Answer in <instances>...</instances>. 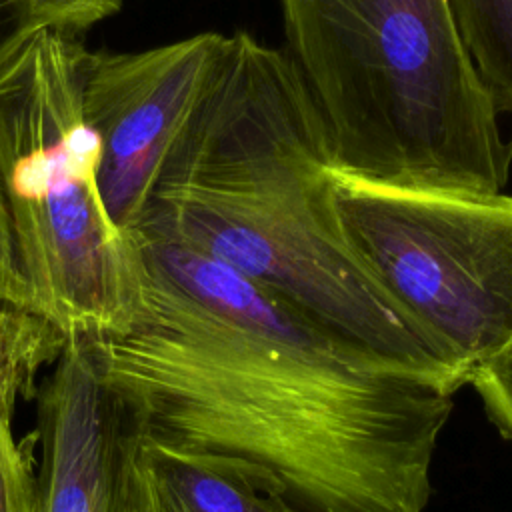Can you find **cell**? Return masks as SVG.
Returning a JSON list of instances; mask_svg holds the SVG:
<instances>
[{
	"label": "cell",
	"instance_id": "obj_1",
	"mask_svg": "<svg viewBox=\"0 0 512 512\" xmlns=\"http://www.w3.org/2000/svg\"><path fill=\"white\" fill-rule=\"evenodd\" d=\"M130 234L136 320L90 340L150 436L258 466L300 512H426L456 394L360 360L202 252Z\"/></svg>",
	"mask_w": 512,
	"mask_h": 512
},
{
	"label": "cell",
	"instance_id": "obj_2",
	"mask_svg": "<svg viewBox=\"0 0 512 512\" xmlns=\"http://www.w3.org/2000/svg\"><path fill=\"white\" fill-rule=\"evenodd\" d=\"M334 174L326 124L292 58L238 32L134 230L218 260L372 366L460 392L464 370L346 246Z\"/></svg>",
	"mask_w": 512,
	"mask_h": 512
},
{
	"label": "cell",
	"instance_id": "obj_3",
	"mask_svg": "<svg viewBox=\"0 0 512 512\" xmlns=\"http://www.w3.org/2000/svg\"><path fill=\"white\" fill-rule=\"evenodd\" d=\"M278 2L338 174L428 192L504 190L512 142L450 0Z\"/></svg>",
	"mask_w": 512,
	"mask_h": 512
},
{
	"label": "cell",
	"instance_id": "obj_4",
	"mask_svg": "<svg viewBox=\"0 0 512 512\" xmlns=\"http://www.w3.org/2000/svg\"><path fill=\"white\" fill-rule=\"evenodd\" d=\"M88 50L46 24L0 64V182L30 312L64 340L110 338L136 320L144 260L108 216L98 144L82 114Z\"/></svg>",
	"mask_w": 512,
	"mask_h": 512
},
{
	"label": "cell",
	"instance_id": "obj_5",
	"mask_svg": "<svg viewBox=\"0 0 512 512\" xmlns=\"http://www.w3.org/2000/svg\"><path fill=\"white\" fill-rule=\"evenodd\" d=\"M356 260L470 376L512 338V196L332 180Z\"/></svg>",
	"mask_w": 512,
	"mask_h": 512
},
{
	"label": "cell",
	"instance_id": "obj_6",
	"mask_svg": "<svg viewBox=\"0 0 512 512\" xmlns=\"http://www.w3.org/2000/svg\"><path fill=\"white\" fill-rule=\"evenodd\" d=\"M224 42L202 32L144 52H88L82 114L98 144V190L120 230L140 224Z\"/></svg>",
	"mask_w": 512,
	"mask_h": 512
},
{
	"label": "cell",
	"instance_id": "obj_7",
	"mask_svg": "<svg viewBox=\"0 0 512 512\" xmlns=\"http://www.w3.org/2000/svg\"><path fill=\"white\" fill-rule=\"evenodd\" d=\"M130 410L92 340H64L40 392L38 512H112Z\"/></svg>",
	"mask_w": 512,
	"mask_h": 512
},
{
	"label": "cell",
	"instance_id": "obj_8",
	"mask_svg": "<svg viewBox=\"0 0 512 512\" xmlns=\"http://www.w3.org/2000/svg\"><path fill=\"white\" fill-rule=\"evenodd\" d=\"M112 512L300 510L258 466L238 458L188 452L156 440L130 410Z\"/></svg>",
	"mask_w": 512,
	"mask_h": 512
},
{
	"label": "cell",
	"instance_id": "obj_9",
	"mask_svg": "<svg viewBox=\"0 0 512 512\" xmlns=\"http://www.w3.org/2000/svg\"><path fill=\"white\" fill-rule=\"evenodd\" d=\"M64 338L32 312H0V512H38V486L14 434L18 392Z\"/></svg>",
	"mask_w": 512,
	"mask_h": 512
},
{
	"label": "cell",
	"instance_id": "obj_10",
	"mask_svg": "<svg viewBox=\"0 0 512 512\" xmlns=\"http://www.w3.org/2000/svg\"><path fill=\"white\" fill-rule=\"evenodd\" d=\"M450 6L494 108L512 114V0H450Z\"/></svg>",
	"mask_w": 512,
	"mask_h": 512
},
{
	"label": "cell",
	"instance_id": "obj_11",
	"mask_svg": "<svg viewBox=\"0 0 512 512\" xmlns=\"http://www.w3.org/2000/svg\"><path fill=\"white\" fill-rule=\"evenodd\" d=\"M468 386L480 396L498 432L512 440V338L496 356L474 370Z\"/></svg>",
	"mask_w": 512,
	"mask_h": 512
},
{
	"label": "cell",
	"instance_id": "obj_12",
	"mask_svg": "<svg viewBox=\"0 0 512 512\" xmlns=\"http://www.w3.org/2000/svg\"><path fill=\"white\" fill-rule=\"evenodd\" d=\"M30 312V288L18 256L12 216L0 182V312Z\"/></svg>",
	"mask_w": 512,
	"mask_h": 512
},
{
	"label": "cell",
	"instance_id": "obj_13",
	"mask_svg": "<svg viewBox=\"0 0 512 512\" xmlns=\"http://www.w3.org/2000/svg\"><path fill=\"white\" fill-rule=\"evenodd\" d=\"M46 24L80 32L116 14L122 0H26Z\"/></svg>",
	"mask_w": 512,
	"mask_h": 512
},
{
	"label": "cell",
	"instance_id": "obj_14",
	"mask_svg": "<svg viewBox=\"0 0 512 512\" xmlns=\"http://www.w3.org/2000/svg\"><path fill=\"white\" fill-rule=\"evenodd\" d=\"M42 26L46 20L26 0H0V64Z\"/></svg>",
	"mask_w": 512,
	"mask_h": 512
}]
</instances>
